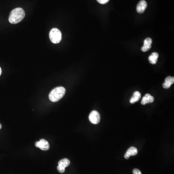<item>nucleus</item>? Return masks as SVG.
Listing matches in <instances>:
<instances>
[{
  "label": "nucleus",
  "instance_id": "nucleus-1",
  "mask_svg": "<svg viewBox=\"0 0 174 174\" xmlns=\"http://www.w3.org/2000/svg\"><path fill=\"white\" fill-rule=\"evenodd\" d=\"M25 16L24 10L20 7H17L11 12L8 20L11 24H17L22 20Z\"/></svg>",
  "mask_w": 174,
  "mask_h": 174
},
{
  "label": "nucleus",
  "instance_id": "nucleus-2",
  "mask_svg": "<svg viewBox=\"0 0 174 174\" xmlns=\"http://www.w3.org/2000/svg\"><path fill=\"white\" fill-rule=\"evenodd\" d=\"M65 92L66 90L64 87H57L50 92L49 99L52 102H57L65 96Z\"/></svg>",
  "mask_w": 174,
  "mask_h": 174
},
{
  "label": "nucleus",
  "instance_id": "nucleus-3",
  "mask_svg": "<svg viewBox=\"0 0 174 174\" xmlns=\"http://www.w3.org/2000/svg\"><path fill=\"white\" fill-rule=\"evenodd\" d=\"M49 36L50 41L54 44L59 43L62 38V33L57 28H53L51 30H50Z\"/></svg>",
  "mask_w": 174,
  "mask_h": 174
},
{
  "label": "nucleus",
  "instance_id": "nucleus-4",
  "mask_svg": "<svg viewBox=\"0 0 174 174\" xmlns=\"http://www.w3.org/2000/svg\"><path fill=\"white\" fill-rule=\"evenodd\" d=\"M89 120L92 123L94 124H97L99 123L100 121L101 117L99 112L94 110L91 111L88 117Z\"/></svg>",
  "mask_w": 174,
  "mask_h": 174
},
{
  "label": "nucleus",
  "instance_id": "nucleus-5",
  "mask_svg": "<svg viewBox=\"0 0 174 174\" xmlns=\"http://www.w3.org/2000/svg\"><path fill=\"white\" fill-rule=\"evenodd\" d=\"M37 148H39L40 149L44 151H46L49 149V144L46 140L42 139L40 141H37L35 144Z\"/></svg>",
  "mask_w": 174,
  "mask_h": 174
},
{
  "label": "nucleus",
  "instance_id": "nucleus-6",
  "mask_svg": "<svg viewBox=\"0 0 174 174\" xmlns=\"http://www.w3.org/2000/svg\"><path fill=\"white\" fill-rule=\"evenodd\" d=\"M147 7V3L145 0H141L138 4H137L136 7V11L139 14H142L144 13L145 10Z\"/></svg>",
  "mask_w": 174,
  "mask_h": 174
},
{
  "label": "nucleus",
  "instance_id": "nucleus-7",
  "mask_svg": "<svg viewBox=\"0 0 174 174\" xmlns=\"http://www.w3.org/2000/svg\"><path fill=\"white\" fill-rule=\"evenodd\" d=\"M152 40L150 38H146L144 41V45L142 48H141V50L143 52L148 51L152 48Z\"/></svg>",
  "mask_w": 174,
  "mask_h": 174
},
{
  "label": "nucleus",
  "instance_id": "nucleus-8",
  "mask_svg": "<svg viewBox=\"0 0 174 174\" xmlns=\"http://www.w3.org/2000/svg\"><path fill=\"white\" fill-rule=\"evenodd\" d=\"M137 153H138V150H137V149L135 147H133V146H132V147H130L129 149H128L125 154L124 155V158L126 159H128L131 156L136 155Z\"/></svg>",
  "mask_w": 174,
  "mask_h": 174
},
{
  "label": "nucleus",
  "instance_id": "nucleus-9",
  "mask_svg": "<svg viewBox=\"0 0 174 174\" xmlns=\"http://www.w3.org/2000/svg\"><path fill=\"white\" fill-rule=\"evenodd\" d=\"M154 100V98L152 96L149 94H146L142 99L141 102V104L145 105L148 103H153Z\"/></svg>",
  "mask_w": 174,
  "mask_h": 174
},
{
  "label": "nucleus",
  "instance_id": "nucleus-10",
  "mask_svg": "<svg viewBox=\"0 0 174 174\" xmlns=\"http://www.w3.org/2000/svg\"><path fill=\"white\" fill-rule=\"evenodd\" d=\"M174 83V77H167L165 79V82L162 84V87L165 88H169L172 84Z\"/></svg>",
  "mask_w": 174,
  "mask_h": 174
},
{
  "label": "nucleus",
  "instance_id": "nucleus-11",
  "mask_svg": "<svg viewBox=\"0 0 174 174\" xmlns=\"http://www.w3.org/2000/svg\"><path fill=\"white\" fill-rule=\"evenodd\" d=\"M159 54L157 52H153L149 57V61L152 65H155L158 59Z\"/></svg>",
  "mask_w": 174,
  "mask_h": 174
},
{
  "label": "nucleus",
  "instance_id": "nucleus-12",
  "mask_svg": "<svg viewBox=\"0 0 174 174\" xmlns=\"http://www.w3.org/2000/svg\"><path fill=\"white\" fill-rule=\"evenodd\" d=\"M141 94L139 91H135L133 93V95L132 98H130V102L131 104H134L136 103V102L138 101L141 98Z\"/></svg>",
  "mask_w": 174,
  "mask_h": 174
},
{
  "label": "nucleus",
  "instance_id": "nucleus-13",
  "mask_svg": "<svg viewBox=\"0 0 174 174\" xmlns=\"http://www.w3.org/2000/svg\"><path fill=\"white\" fill-rule=\"evenodd\" d=\"M70 164V161L68 159L65 158L61 160L58 162V165L61 166L65 169V168L68 166Z\"/></svg>",
  "mask_w": 174,
  "mask_h": 174
},
{
  "label": "nucleus",
  "instance_id": "nucleus-14",
  "mask_svg": "<svg viewBox=\"0 0 174 174\" xmlns=\"http://www.w3.org/2000/svg\"><path fill=\"white\" fill-rule=\"evenodd\" d=\"M57 169H58V171L59 172V173H63L65 172V169L62 167H61V166L58 165V167H57Z\"/></svg>",
  "mask_w": 174,
  "mask_h": 174
},
{
  "label": "nucleus",
  "instance_id": "nucleus-15",
  "mask_svg": "<svg viewBox=\"0 0 174 174\" xmlns=\"http://www.w3.org/2000/svg\"><path fill=\"white\" fill-rule=\"evenodd\" d=\"M97 1L99 4H106L109 1V0H97Z\"/></svg>",
  "mask_w": 174,
  "mask_h": 174
},
{
  "label": "nucleus",
  "instance_id": "nucleus-16",
  "mask_svg": "<svg viewBox=\"0 0 174 174\" xmlns=\"http://www.w3.org/2000/svg\"><path fill=\"white\" fill-rule=\"evenodd\" d=\"M133 174H142L141 172L138 169H134L133 171Z\"/></svg>",
  "mask_w": 174,
  "mask_h": 174
},
{
  "label": "nucleus",
  "instance_id": "nucleus-17",
  "mask_svg": "<svg viewBox=\"0 0 174 174\" xmlns=\"http://www.w3.org/2000/svg\"><path fill=\"white\" fill-rule=\"evenodd\" d=\"M1 69L0 67V75H1Z\"/></svg>",
  "mask_w": 174,
  "mask_h": 174
},
{
  "label": "nucleus",
  "instance_id": "nucleus-18",
  "mask_svg": "<svg viewBox=\"0 0 174 174\" xmlns=\"http://www.w3.org/2000/svg\"><path fill=\"white\" fill-rule=\"evenodd\" d=\"M1 128V124H0V129Z\"/></svg>",
  "mask_w": 174,
  "mask_h": 174
}]
</instances>
